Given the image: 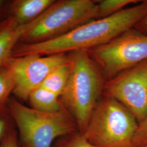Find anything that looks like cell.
I'll return each instance as SVG.
<instances>
[{"instance_id": "7", "label": "cell", "mask_w": 147, "mask_h": 147, "mask_svg": "<svg viewBox=\"0 0 147 147\" xmlns=\"http://www.w3.org/2000/svg\"><path fill=\"white\" fill-rule=\"evenodd\" d=\"M104 89L141 121L147 115V60L105 81Z\"/></svg>"}, {"instance_id": "8", "label": "cell", "mask_w": 147, "mask_h": 147, "mask_svg": "<svg viewBox=\"0 0 147 147\" xmlns=\"http://www.w3.org/2000/svg\"><path fill=\"white\" fill-rule=\"evenodd\" d=\"M68 53L49 56L31 55L12 57L7 63L15 80L13 93L22 100H27L32 92L40 87L54 69L68 61Z\"/></svg>"}, {"instance_id": "11", "label": "cell", "mask_w": 147, "mask_h": 147, "mask_svg": "<svg viewBox=\"0 0 147 147\" xmlns=\"http://www.w3.org/2000/svg\"><path fill=\"white\" fill-rule=\"evenodd\" d=\"M27 100L32 109L44 112H56L63 107L59 96L41 86L32 92Z\"/></svg>"}, {"instance_id": "16", "label": "cell", "mask_w": 147, "mask_h": 147, "mask_svg": "<svg viewBox=\"0 0 147 147\" xmlns=\"http://www.w3.org/2000/svg\"><path fill=\"white\" fill-rule=\"evenodd\" d=\"M16 124L7 106L0 107V146Z\"/></svg>"}, {"instance_id": "19", "label": "cell", "mask_w": 147, "mask_h": 147, "mask_svg": "<svg viewBox=\"0 0 147 147\" xmlns=\"http://www.w3.org/2000/svg\"><path fill=\"white\" fill-rule=\"evenodd\" d=\"M134 28L139 31L147 34V14L135 25Z\"/></svg>"}, {"instance_id": "2", "label": "cell", "mask_w": 147, "mask_h": 147, "mask_svg": "<svg viewBox=\"0 0 147 147\" xmlns=\"http://www.w3.org/2000/svg\"><path fill=\"white\" fill-rule=\"evenodd\" d=\"M70 75L60 100L83 134L104 89L103 74L88 51L69 53Z\"/></svg>"}, {"instance_id": "13", "label": "cell", "mask_w": 147, "mask_h": 147, "mask_svg": "<svg viewBox=\"0 0 147 147\" xmlns=\"http://www.w3.org/2000/svg\"><path fill=\"white\" fill-rule=\"evenodd\" d=\"M15 88V80L11 68L7 64L0 68V107L7 106L11 93Z\"/></svg>"}, {"instance_id": "20", "label": "cell", "mask_w": 147, "mask_h": 147, "mask_svg": "<svg viewBox=\"0 0 147 147\" xmlns=\"http://www.w3.org/2000/svg\"><path fill=\"white\" fill-rule=\"evenodd\" d=\"M10 2L3 1V0H0V16H1L7 9H9Z\"/></svg>"}, {"instance_id": "17", "label": "cell", "mask_w": 147, "mask_h": 147, "mask_svg": "<svg viewBox=\"0 0 147 147\" xmlns=\"http://www.w3.org/2000/svg\"><path fill=\"white\" fill-rule=\"evenodd\" d=\"M147 143V115L138 123L134 138V147H143Z\"/></svg>"}, {"instance_id": "10", "label": "cell", "mask_w": 147, "mask_h": 147, "mask_svg": "<svg viewBox=\"0 0 147 147\" xmlns=\"http://www.w3.org/2000/svg\"><path fill=\"white\" fill-rule=\"evenodd\" d=\"M55 2L54 0L13 1L9 4L8 16L19 25H27L34 21Z\"/></svg>"}, {"instance_id": "6", "label": "cell", "mask_w": 147, "mask_h": 147, "mask_svg": "<svg viewBox=\"0 0 147 147\" xmlns=\"http://www.w3.org/2000/svg\"><path fill=\"white\" fill-rule=\"evenodd\" d=\"M88 52L100 67L106 81L147 60V34L132 28Z\"/></svg>"}, {"instance_id": "14", "label": "cell", "mask_w": 147, "mask_h": 147, "mask_svg": "<svg viewBox=\"0 0 147 147\" xmlns=\"http://www.w3.org/2000/svg\"><path fill=\"white\" fill-rule=\"evenodd\" d=\"M139 0H102L98 1V19L104 18L140 2Z\"/></svg>"}, {"instance_id": "9", "label": "cell", "mask_w": 147, "mask_h": 147, "mask_svg": "<svg viewBox=\"0 0 147 147\" xmlns=\"http://www.w3.org/2000/svg\"><path fill=\"white\" fill-rule=\"evenodd\" d=\"M34 21L21 25L9 16L0 21V68L13 57L14 49L25 33L31 28Z\"/></svg>"}, {"instance_id": "5", "label": "cell", "mask_w": 147, "mask_h": 147, "mask_svg": "<svg viewBox=\"0 0 147 147\" xmlns=\"http://www.w3.org/2000/svg\"><path fill=\"white\" fill-rule=\"evenodd\" d=\"M98 19V1H55L23 36L19 42L34 44L61 36Z\"/></svg>"}, {"instance_id": "12", "label": "cell", "mask_w": 147, "mask_h": 147, "mask_svg": "<svg viewBox=\"0 0 147 147\" xmlns=\"http://www.w3.org/2000/svg\"><path fill=\"white\" fill-rule=\"evenodd\" d=\"M70 70L68 59L67 62L59 65L50 73L43 81L41 87L60 97L67 84Z\"/></svg>"}, {"instance_id": "21", "label": "cell", "mask_w": 147, "mask_h": 147, "mask_svg": "<svg viewBox=\"0 0 147 147\" xmlns=\"http://www.w3.org/2000/svg\"><path fill=\"white\" fill-rule=\"evenodd\" d=\"M143 147H147V143L146 144V145H144V146Z\"/></svg>"}, {"instance_id": "18", "label": "cell", "mask_w": 147, "mask_h": 147, "mask_svg": "<svg viewBox=\"0 0 147 147\" xmlns=\"http://www.w3.org/2000/svg\"><path fill=\"white\" fill-rule=\"evenodd\" d=\"M0 147H20L19 138L16 129H12L8 133Z\"/></svg>"}, {"instance_id": "3", "label": "cell", "mask_w": 147, "mask_h": 147, "mask_svg": "<svg viewBox=\"0 0 147 147\" xmlns=\"http://www.w3.org/2000/svg\"><path fill=\"white\" fill-rule=\"evenodd\" d=\"M7 107L16 124L20 147H52L58 138L78 131L73 117L64 107L56 112H44L16 98H10Z\"/></svg>"}, {"instance_id": "4", "label": "cell", "mask_w": 147, "mask_h": 147, "mask_svg": "<svg viewBox=\"0 0 147 147\" xmlns=\"http://www.w3.org/2000/svg\"><path fill=\"white\" fill-rule=\"evenodd\" d=\"M138 125L124 105L105 95L95 106L83 134L95 147H134Z\"/></svg>"}, {"instance_id": "15", "label": "cell", "mask_w": 147, "mask_h": 147, "mask_svg": "<svg viewBox=\"0 0 147 147\" xmlns=\"http://www.w3.org/2000/svg\"><path fill=\"white\" fill-rule=\"evenodd\" d=\"M52 147H95L79 131L70 133L57 139Z\"/></svg>"}, {"instance_id": "1", "label": "cell", "mask_w": 147, "mask_h": 147, "mask_svg": "<svg viewBox=\"0 0 147 147\" xmlns=\"http://www.w3.org/2000/svg\"><path fill=\"white\" fill-rule=\"evenodd\" d=\"M147 14V0L128 7L114 15L89 21L71 31L43 42H19L13 57L31 55L49 56L78 51H89L110 42L134 28Z\"/></svg>"}]
</instances>
